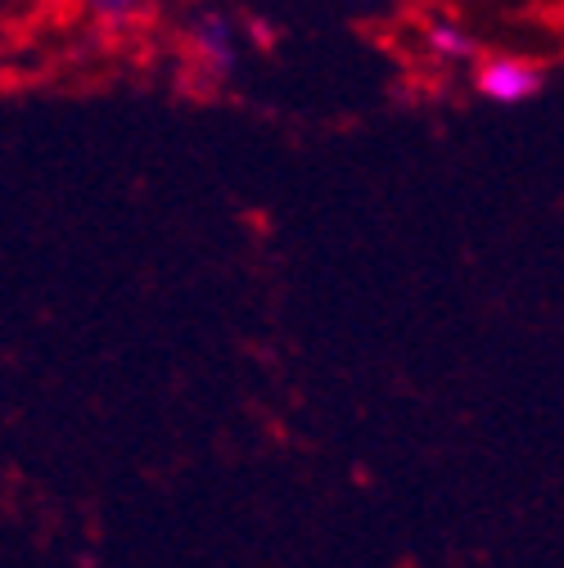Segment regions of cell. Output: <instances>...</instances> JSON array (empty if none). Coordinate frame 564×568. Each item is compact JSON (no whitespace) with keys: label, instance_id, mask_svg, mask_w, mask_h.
Returning a JSON list of instances; mask_svg holds the SVG:
<instances>
[{"label":"cell","instance_id":"1","mask_svg":"<svg viewBox=\"0 0 564 568\" xmlns=\"http://www.w3.org/2000/svg\"><path fill=\"white\" fill-rule=\"evenodd\" d=\"M542 87H546V68L520 54H492L474 68V91L487 104H502V109L528 104L533 95H542Z\"/></svg>","mask_w":564,"mask_h":568},{"label":"cell","instance_id":"2","mask_svg":"<svg viewBox=\"0 0 564 568\" xmlns=\"http://www.w3.org/2000/svg\"><path fill=\"white\" fill-rule=\"evenodd\" d=\"M185 50L208 78H231L240 68V28L222 10H199L185 28Z\"/></svg>","mask_w":564,"mask_h":568},{"label":"cell","instance_id":"3","mask_svg":"<svg viewBox=\"0 0 564 568\" xmlns=\"http://www.w3.org/2000/svg\"><path fill=\"white\" fill-rule=\"evenodd\" d=\"M425 45H430V54L439 63H470L474 59V37L465 28H456V23H447V19L425 28Z\"/></svg>","mask_w":564,"mask_h":568},{"label":"cell","instance_id":"4","mask_svg":"<svg viewBox=\"0 0 564 568\" xmlns=\"http://www.w3.org/2000/svg\"><path fill=\"white\" fill-rule=\"evenodd\" d=\"M82 10L100 23V28H135L140 19H145L154 10V0H82Z\"/></svg>","mask_w":564,"mask_h":568},{"label":"cell","instance_id":"5","mask_svg":"<svg viewBox=\"0 0 564 568\" xmlns=\"http://www.w3.org/2000/svg\"><path fill=\"white\" fill-rule=\"evenodd\" d=\"M0 6H6V0H0Z\"/></svg>","mask_w":564,"mask_h":568}]
</instances>
